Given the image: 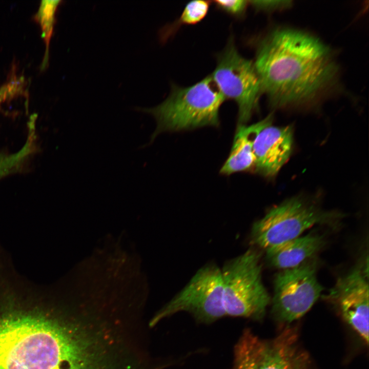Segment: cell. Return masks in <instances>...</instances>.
Instances as JSON below:
<instances>
[{
    "instance_id": "obj_1",
    "label": "cell",
    "mask_w": 369,
    "mask_h": 369,
    "mask_svg": "<svg viewBox=\"0 0 369 369\" xmlns=\"http://www.w3.org/2000/svg\"><path fill=\"white\" fill-rule=\"evenodd\" d=\"M25 281L6 277L0 369H97V341L84 312L67 297L51 310L22 305Z\"/></svg>"
},
{
    "instance_id": "obj_2",
    "label": "cell",
    "mask_w": 369,
    "mask_h": 369,
    "mask_svg": "<svg viewBox=\"0 0 369 369\" xmlns=\"http://www.w3.org/2000/svg\"><path fill=\"white\" fill-rule=\"evenodd\" d=\"M254 64L262 92L276 108L314 104L339 85V67L332 50L298 29L269 33L259 42Z\"/></svg>"
},
{
    "instance_id": "obj_3",
    "label": "cell",
    "mask_w": 369,
    "mask_h": 369,
    "mask_svg": "<svg viewBox=\"0 0 369 369\" xmlns=\"http://www.w3.org/2000/svg\"><path fill=\"white\" fill-rule=\"evenodd\" d=\"M225 100L210 75L189 87L173 85L170 95L162 102L153 108L137 110L151 115L156 120L150 144L163 132L218 126L219 109Z\"/></svg>"
},
{
    "instance_id": "obj_4",
    "label": "cell",
    "mask_w": 369,
    "mask_h": 369,
    "mask_svg": "<svg viewBox=\"0 0 369 369\" xmlns=\"http://www.w3.org/2000/svg\"><path fill=\"white\" fill-rule=\"evenodd\" d=\"M226 316L261 319L270 298L262 281L259 254L249 249L221 270Z\"/></svg>"
},
{
    "instance_id": "obj_5",
    "label": "cell",
    "mask_w": 369,
    "mask_h": 369,
    "mask_svg": "<svg viewBox=\"0 0 369 369\" xmlns=\"http://www.w3.org/2000/svg\"><path fill=\"white\" fill-rule=\"evenodd\" d=\"M336 214L325 212L316 204L294 197L270 210L252 228V242L265 250L296 238L318 223L332 222Z\"/></svg>"
},
{
    "instance_id": "obj_6",
    "label": "cell",
    "mask_w": 369,
    "mask_h": 369,
    "mask_svg": "<svg viewBox=\"0 0 369 369\" xmlns=\"http://www.w3.org/2000/svg\"><path fill=\"white\" fill-rule=\"evenodd\" d=\"M225 99L234 100L238 107V126L245 125L258 110L262 93L254 62L238 52L233 37L217 57L211 74Z\"/></svg>"
},
{
    "instance_id": "obj_7",
    "label": "cell",
    "mask_w": 369,
    "mask_h": 369,
    "mask_svg": "<svg viewBox=\"0 0 369 369\" xmlns=\"http://www.w3.org/2000/svg\"><path fill=\"white\" fill-rule=\"evenodd\" d=\"M179 312H187L198 321L212 322L226 316L221 270L215 264L202 267L185 287L149 322L150 327Z\"/></svg>"
},
{
    "instance_id": "obj_8",
    "label": "cell",
    "mask_w": 369,
    "mask_h": 369,
    "mask_svg": "<svg viewBox=\"0 0 369 369\" xmlns=\"http://www.w3.org/2000/svg\"><path fill=\"white\" fill-rule=\"evenodd\" d=\"M316 268V262L308 260L276 275L272 310L279 320L291 322L300 318L319 298L323 288Z\"/></svg>"
},
{
    "instance_id": "obj_9",
    "label": "cell",
    "mask_w": 369,
    "mask_h": 369,
    "mask_svg": "<svg viewBox=\"0 0 369 369\" xmlns=\"http://www.w3.org/2000/svg\"><path fill=\"white\" fill-rule=\"evenodd\" d=\"M326 298L338 308L344 318L368 342V265L360 264L340 277Z\"/></svg>"
},
{
    "instance_id": "obj_10",
    "label": "cell",
    "mask_w": 369,
    "mask_h": 369,
    "mask_svg": "<svg viewBox=\"0 0 369 369\" xmlns=\"http://www.w3.org/2000/svg\"><path fill=\"white\" fill-rule=\"evenodd\" d=\"M291 340L288 335L262 340L246 330L235 346L231 369H295Z\"/></svg>"
},
{
    "instance_id": "obj_11",
    "label": "cell",
    "mask_w": 369,
    "mask_h": 369,
    "mask_svg": "<svg viewBox=\"0 0 369 369\" xmlns=\"http://www.w3.org/2000/svg\"><path fill=\"white\" fill-rule=\"evenodd\" d=\"M293 133L290 127H278L271 125L262 129L254 143V167L265 176L276 174L290 156Z\"/></svg>"
},
{
    "instance_id": "obj_12",
    "label": "cell",
    "mask_w": 369,
    "mask_h": 369,
    "mask_svg": "<svg viewBox=\"0 0 369 369\" xmlns=\"http://www.w3.org/2000/svg\"><path fill=\"white\" fill-rule=\"evenodd\" d=\"M324 243L322 235L310 233L265 250V258L269 264L275 268H293L308 260Z\"/></svg>"
},
{
    "instance_id": "obj_13",
    "label": "cell",
    "mask_w": 369,
    "mask_h": 369,
    "mask_svg": "<svg viewBox=\"0 0 369 369\" xmlns=\"http://www.w3.org/2000/svg\"><path fill=\"white\" fill-rule=\"evenodd\" d=\"M271 115L255 124L238 126L230 155L220 172L229 175L247 171L254 166L255 139L260 131L272 124Z\"/></svg>"
},
{
    "instance_id": "obj_14",
    "label": "cell",
    "mask_w": 369,
    "mask_h": 369,
    "mask_svg": "<svg viewBox=\"0 0 369 369\" xmlns=\"http://www.w3.org/2000/svg\"><path fill=\"white\" fill-rule=\"evenodd\" d=\"M36 114L32 115L28 122V136L23 147L13 154L0 153V179L20 168L36 148Z\"/></svg>"
},
{
    "instance_id": "obj_15",
    "label": "cell",
    "mask_w": 369,
    "mask_h": 369,
    "mask_svg": "<svg viewBox=\"0 0 369 369\" xmlns=\"http://www.w3.org/2000/svg\"><path fill=\"white\" fill-rule=\"evenodd\" d=\"M60 1L43 0L41 1L35 18L39 23L42 29V36L46 45L45 56L42 68H46L48 61L49 45L52 36L55 19V14Z\"/></svg>"
},
{
    "instance_id": "obj_16",
    "label": "cell",
    "mask_w": 369,
    "mask_h": 369,
    "mask_svg": "<svg viewBox=\"0 0 369 369\" xmlns=\"http://www.w3.org/2000/svg\"><path fill=\"white\" fill-rule=\"evenodd\" d=\"M210 3L206 1H193L189 2L175 25H195L201 22L207 15Z\"/></svg>"
},
{
    "instance_id": "obj_17",
    "label": "cell",
    "mask_w": 369,
    "mask_h": 369,
    "mask_svg": "<svg viewBox=\"0 0 369 369\" xmlns=\"http://www.w3.org/2000/svg\"><path fill=\"white\" fill-rule=\"evenodd\" d=\"M214 3L217 8L237 17L244 15L249 5V1L244 0H217Z\"/></svg>"
},
{
    "instance_id": "obj_18",
    "label": "cell",
    "mask_w": 369,
    "mask_h": 369,
    "mask_svg": "<svg viewBox=\"0 0 369 369\" xmlns=\"http://www.w3.org/2000/svg\"><path fill=\"white\" fill-rule=\"evenodd\" d=\"M249 4L257 11L273 12L291 7V1H250Z\"/></svg>"
},
{
    "instance_id": "obj_19",
    "label": "cell",
    "mask_w": 369,
    "mask_h": 369,
    "mask_svg": "<svg viewBox=\"0 0 369 369\" xmlns=\"http://www.w3.org/2000/svg\"><path fill=\"white\" fill-rule=\"evenodd\" d=\"M295 369H305L303 367V364L301 363L298 359H296V360Z\"/></svg>"
}]
</instances>
